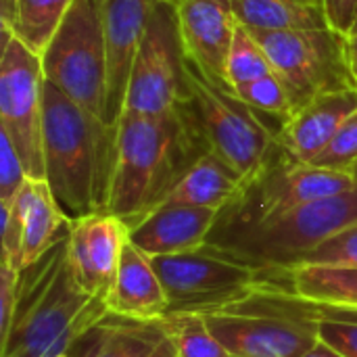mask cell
<instances>
[{
  "instance_id": "obj_1",
  "label": "cell",
  "mask_w": 357,
  "mask_h": 357,
  "mask_svg": "<svg viewBox=\"0 0 357 357\" xmlns=\"http://www.w3.org/2000/svg\"><path fill=\"white\" fill-rule=\"evenodd\" d=\"M205 151L209 149L190 102L165 115L121 113L107 213L134 228L163 205Z\"/></svg>"
},
{
  "instance_id": "obj_2",
  "label": "cell",
  "mask_w": 357,
  "mask_h": 357,
  "mask_svg": "<svg viewBox=\"0 0 357 357\" xmlns=\"http://www.w3.org/2000/svg\"><path fill=\"white\" fill-rule=\"evenodd\" d=\"M107 314L105 295L84 293L71 272L67 228L38 261L19 272L15 312L0 339V357L69 356Z\"/></svg>"
},
{
  "instance_id": "obj_3",
  "label": "cell",
  "mask_w": 357,
  "mask_h": 357,
  "mask_svg": "<svg viewBox=\"0 0 357 357\" xmlns=\"http://www.w3.org/2000/svg\"><path fill=\"white\" fill-rule=\"evenodd\" d=\"M46 182L69 220L107 211L117 151V123H109L44 86Z\"/></svg>"
},
{
  "instance_id": "obj_4",
  "label": "cell",
  "mask_w": 357,
  "mask_h": 357,
  "mask_svg": "<svg viewBox=\"0 0 357 357\" xmlns=\"http://www.w3.org/2000/svg\"><path fill=\"white\" fill-rule=\"evenodd\" d=\"M357 224V186L295 207L276 218L213 228L205 247L234 255L264 272L301 264L312 251Z\"/></svg>"
},
{
  "instance_id": "obj_5",
  "label": "cell",
  "mask_w": 357,
  "mask_h": 357,
  "mask_svg": "<svg viewBox=\"0 0 357 357\" xmlns=\"http://www.w3.org/2000/svg\"><path fill=\"white\" fill-rule=\"evenodd\" d=\"M199 314L230 356L303 357L320 343L314 303L264 282Z\"/></svg>"
},
{
  "instance_id": "obj_6",
  "label": "cell",
  "mask_w": 357,
  "mask_h": 357,
  "mask_svg": "<svg viewBox=\"0 0 357 357\" xmlns=\"http://www.w3.org/2000/svg\"><path fill=\"white\" fill-rule=\"evenodd\" d=\"M186 88L207 149L236 169L245 182L257 178L280 151L278 130L226 86L205 77L188 61Z\"/></svg>"
},
{
  "instance_id": "obj_7",
  "label": "cell",
  "mask_w": 357,
  "mask_h": 357,
  "mask_svg": "<svg viewBox=\"0 0 357 357\" xmlns=\"http://www.w3.org/2000/svg\"><path fill=\"white\" fill-rule=\"evenodd\" d=\"M48 84L73 102L111 121L109 117V61L98 0H75L59 31L42 54Z\"/></svg>"
},
{
  "instance_id": "obj_8",
  "label": "cell",
  "mask_w": 357,
  "mask_h": 357,
  "mask_svg": "<svg viewBox=\"0 0 357 357\" xmlns=\"http://www.w3.org/2000/svg\"><path fill=\"white\" fill-rule=\"evenodd\" d=\"M186 102V54L178 31L176 10L169 0H161L151 15L134 56L121 113L165 115Z\"/></svg>"
},
{
  "instance_id": "obj_9",
  "label": "cell",
  "mask_w": 357,
  "mask_h": 357,
  "mask_svg": "<svg viewBox=\"0 0 357 357\" xmlns=\"http://www.w3.org/2000/svg\"><path fill=\"white\" fill-rule=\"evenodd\" d=\"M354 186H357L354 174L293 161L280 149L268 167L247 182L241 195L220 211L218 226L264 222L295 207L347 192Z\"/></svg>"
},
{
  "instance_id": "obj_10",
  "label": "cell",
  "mask_w": 357,
  "mask_h": 357,
  "mask_svg": "<svg viewBox=\"0 0 357 357\" xmlns=\"http://www.w3.org/2000/svg\"><path fill=\"white\" fill-rule=\"evenodd\" d=\"M44 69L42 56L2 25L0 132H4L31 180H46L44 167Z\"/></svg>"
},
{
  "instance_id": "obj_11",
  "label": "cell",
  "mask_w": 357,
  "mask_h": 357,
  "mask_svg": "<svg viewBox=\"0 0 357 357\" xmlns=\"http://www.w3.org/2000/svg\"><path fill=\"white\" fill-rule=\"evenodd\" d=\"M251 33L287 84L295 111L318 94L354 88L345 50L347 36L331 27Z\"/></svg>"
},
{
  "instance_id": "obj_12",
  "label": "cell",
  "mask_w": 357,
  "mask_h": 357,
  "mask_svg": "<svg viewBox=\"0 0 357 357\" xmlns=\"http://www.w3.org/2000/svg\"><path fill=\"white\" fill-rule=\"evenodd\" d=\"M151 261L167 293V312H205L251 293L261 282L259 268L211 247Z\"/></svg>"
},
{
  "instance_id": "obj_13",
  "label": "cell",
  "mask_w": 357,
  "mask_h": 357,
  "mask_svg": "<svg viewBox=\"0 0 357 357\" xmlns=\"http://www.w3.org/2000/svg\"><path fill=\"white\" fill-rule=\"evenodd\" d=\"M186 61L211 82L226 86V61L238 29L232 0H169ZM228 88V86H226Z\"/></svg>"
},
{
  "instance_id": "obj_14",
  "label": "cell",
  "mask_w": 357,
  "mask_h": 357,
  "mask_svg": "<svg viewBox=\"0 0 357 357\" xmlns=\"http://www.w3.org/2000/svg\"><path fill=\"white\" fill-rule=\"evenodd\" d=\"M128 241V224L113 213L100 211L71 220L69 264L84 293L107 297Z\"/></svg>"
},
{
  "instance_id": "obj_15",
  "label": "cell",
  "mask_w": 357,
  "mask_h": 357,
  "mask_svg": "<svg viewBox=\"0 0 357 357\" xmlns=\"http://www.w3.org/2000/svg\"><path fill=\"white\" fill-rule=\"evenodd\" d=\"M357 111V90L343 88L314 96L299 107L280 128L278 146L299 163H314L331 144L341 126Z\"/></svg>"
},
{
  "instance_id": "obj_16",
  "label": "cell",
  "mask_w": 357,
  "mask_h": 357,
  "mask_svg": "<svg viewBox=\"0 0 357 357\" xmlns=\"http://www.w3.org/2000/svg\"><path fill=\"white\" fill-rule=\"evenodd\" d=\"M161 0H98L109 61V117L117 123L134 56Z\"/></svg>"
},
{
  "instance_id": "obj_17",
  "label": "cell",
  "mask_w": 357,
  "mask_h": 357,
  "mask_svg": "<svg viewBox=\"0 0 357 357\" xmlns=\"http://www.w3.org/2000/svg\"><path fill=\"white\" fill-rule=\"evenodd\" d=\"M220 211L188 205H161L130 228V241L149 257L182 255L207 245Z\"/></svg>"
},
{
  "instance_id": "obj_18",
  "label": "cell",
  "mask_w": 357,
  "mask_h": 357,
  "mask_svg": "<svg viewBox=\"0 0 357 357\" xmlns=\"http://www.w3.org/2000/svg\"><path fill=\"white\" fill-rule=\"evenodd\" d=\"M105 299L109 314L134 320H159L169 310L167 293L151 257L134 247L132 241L123 247Z\"/></svg>"
},
{
  "instance_id": "obj_19",
  "label": "cell",
  "mask_w": 357,
  "mask_h": 357,
  "mask_svg": "<svg viewBox=\"0 0 357 357\" xmlns=\"http://www.w3.org/2000/svg\"><path fill=\"white\" fill-rule=\"evenodd\" d=\"M261 282L318 305L357 312V268L297 264L264 272Z\"/></svg>"
},
{
  "instance_id": "obj_20",
  "label": "cell",
  "mask_w": 357,
  "mask_h": 357,
  "mask_svg": "<svg viewBox=\"0 0 357 357\" xmlns=\"http://www.w3.org/2000/svg\"><path fill=\"white\" fill-rule=\"evenodd\" d=\"M21 213L23 222V245L19 272L29 264L38 261L69 228L71 220L56 203L46 180H27L10 205Z\"/></svg>"
},
{
  "instance_id": "obj_21",
  "label": "cell",
  "mask_w": 357,
  "mask_h": 357,
  "mask_svg": "<svg viewBox=\"0 0 357 357\" xmlns=\"http://www.w3.org/2000/svg\"><path fill=\"white\" fill-rule=\"evenodd\" d=\"M165 339L159 320L107 314L69 351V357H149Z\"/></svg>"
},
{
  "instance_id": "obj_22",
  "label": "cell",
  "mask_w": 357,
  "mask_h": 357,
  "mask_svg": "<svg viewBox=\"0 0 357 357\" xmlns=\"http://www.w3.org/2000/svg\"><path fill=\"white\" fill-rule=\"evenodd\" d=\"M245 178L213 151H205L172 188L163 205H188L222 211L245 188Z\"/></svg>"
},
{
  "instance_id": "obj_23",
  "label": "cell",
  "mask_w": 357,
  "mask_h": 357,
  "mask_svg": "<svg viewBox=\"0 0 357 357\" xmlns=\"http://www.w3.org/2000/svg\"><path fill=\"white\" fill-rule=\"evenodd\" d=\"M75 0H2V25L31 52L44 54Z\"/></svg>"
},
{
  "instance_id": "obj_24",
  "label": "cell",
  "mask_w": 357,
  "mask_h": 357,
  "mask_svg": "<svg viewBox=\"0 0 357 357\" xmlns=\"http://www.w3.org/2000/svg\"><path fill=\"white\" fill-rule=\"evenodd\" d=\"M234 17L249 31H299L322 29L328 21L322 10L293 0H232Z\"/></svg>"
},
{
  "instance_id": "obj_25",
  "label": "cell",
  "mask_w": 357,
  "mask_h": 357,
  "mask_svg": "<svg viewBox=\"0 0 357 357\" xmlns=\"http://www.w3.org/2000/svg\"><path fill=\"white\" fill-rule=\"evenodd\" d=\"M178 357H228L199 312H167L159 318Z\"/></svg>"
},
{
  "instance_id": "obj_26",
  "label": "cell",
  "mask_w": 357,
  "mask_h": 357,
  "mask_svg": "<svg viewBox=\"0 0 357 357\" xmlns=\"http://www.w3.org/2000/svg\"><path fill=\"white\" fill-rule=\"evenodd\" d=\"M268 73H274V65L255 36L241 27L234 33L228 61H226V86L232 92L238 86H245L253 79H259Z\"/></svg>"
},
{
  "instance_id": "obj_27",
  "label": "cell",
  "mask_w": 357,
  "mask_h": 357,
  "mask_svg": "<svg viewBox=\"0 0 357 357\" xmlns=\"http://www.w3.org/2000/svg\"><path fill=\"white\" fill-rule=\"evenodd\" d=\"M245 105H249L259 115H268L278 121V128L295 113L293 96L287 88V84L280 79V75L268 73L259 79H253L245 86H238L232 90Z\"/></svg>"
},
{
  "instance_id": "obj_28",
  "label": "cell",
  "mask_w": 357,
  "mask_h": 357,
  "mask_svg": "<svg viewBox=\"0 0 357 357\" xmlns=\"http://www.w3.org/2000/svg\"><path fill=\"white\" fill-rule=\"evenodd\" d=\"M318 337L343 357H357V312L314 303Z\"/></svg>"
},
{
  "instance_id": "obj_29",
  "label": "cell",
  "mask_w": 357,
  "mask_h": 357,
  "mask_svg": "<svg viewBox=\"0 0 357 357\" xmlns=\"http://www.w3.org/2000/svg\"><path fill=\"white\" fill-rule=\"evenodd\" d=\"M314 165L354 174L357 167V111L341 126L331 144L316 157Z\"/></svg>"
},
{
  "instance_id": "obj_30",
  "label": "cell",
  "mask_w": 357,
  "mask_h": 357,
  "mask_svg": "<svg viewBox=\"0 0 357 357\" xmlns=\"http://www.w3.org/2000/svg\"><path fill=\"white\" fill-rule=\"evenodd\" d=\"M29 180L10 138L0 132V207H10Z\"/></svg>"
},
{
  "instance_id": "obj_31",
  "label": "cell",
  "mask_w": 357,
  "mask_h": 357,
  "mask_svg": "<svg viewBox=\"0 0 357 357\" xmlns=\"http://www.w3.org/2000/svg\"><path fill=\"white\" fill-rule=\"evenodd\" d=\"M301 264L357 268V224L326 241L322 247L312 251Z\"/></svg>"
},
{
  "instance_id": "obj_32",
  "label": "cell",
  "mask_w": 357,
  "mask_h": 357,
  "mask_svg": "<svg viewBox=\"0 0 357 357\" xmlns=\"http://www.w3.org/2000/svg\"><path fill=\"white\" fill-rule=\"evenodd\" d=\"M324 17L331 29L349 36L357 21V0H324Z\"/></svg>"
},
{
  "instance_id": "obj_33",
  "label": "cell",
  "mask_w": 357,
  "mask_h": 357,
  "mask_svg": "<svg viewBox=\"0 0 357 357\" xmlns=\"http://www.w3.org/2000/svg\"><path fill=\"white\" fill-rule=\"evenodd\" d=\"M345 50H347V67H349V75L354 82V88L357 90V31L347 36L345 42Z\"/></svg>"
},
{
  "instance_id": "obj_34",
  "label": "cell",
  "mask_w": 357,
  "mask_h": 357,
  "mask_svg": "<svg viewBox=\"0 0 357 357\" xmlns=\"http://www.w3.org/2000/svg\"><path fill=\"white\" fill-rule=\"evenodd\" d=\"M149 357H178V354H176V349H174V345H172V341L165 337L155 349H153V354Z\"/></svg>"
},
{
  "instance_id": "obj_35",
  "label": "cell",
  "mask_w": 357,
  "mask_h": 357,
  "mask_svg": "<svg viewBox=\"0 0 357 357\" xmlns=\"http://www.w3.org/2000/svg\"><path fill=\"white\" fill-rule=\"evenodd\" d=\"M303 357H343V356H341V354H337L335 349H331L328 345H324V343L320 341L312 351H307Z\"/></svg>"
},
{
  "instance_id": "obj_36",
  "label": "cell",
  "mask_w": 357,
  "mask_h": 357,
  "mask_svg": "<svg viewBox=\"0 0 357 357\" xmlns=\"http://www.w3.org/2000/svg\"><path fill=\"white\" fill-rule=\"evenodd\" d=\"M301 6H307V8H316V10H322L324 13V0H293Z\"/></svg>"
},
{
  "instance_id": "obj_37",
  "label": "cell",
  "mask_w": 357,
  "mask_h": 357,
  "mask_svg": "<svg viewBox=\"0 0 357 357\" xmlns=\"http://www.w3.org/2000/svg\"><path fill=\"white\" fill-rule=\"evenodd\" d=\"M357 31V21H356V25H354V29H351V33H356Z\"/></svg>"
},
{
  "instance_id": "obj_38",
  "label": "cell",
  "mask_w": 357,
  "mask_h": 357,
  "mask_svg": "<svg viewBox=\"0 0 357 357\" xmlns=\"http://www.w3.org/2000/svg\"><path fill=\"white\" fill-rule=\"evenodd\" d=\"M354 176H356V180H357V167H356V169H354Z\"/></svg>"
},
{
  "instance_id": "obj_39",
  "label": "cell",
  "mask_w": 357,
  "mask_h": 357,
  "mask_svg": "<svg viewBox=\"0 0 357 357\" xmlns=\"http://www.w3.org/2000/svg\"><path fill=\"white\" fill-rule=\"evenodd\" d=\"M228 357H238V356H230V354H228Z\"/></svg>"
},
{
  "instance_id": "obj_40",
  "label": "cell",
  "mask_w": 357,
  "mask_h": 357,
  "mask_svg": "<svg viewBox=\"0 0 357 357\" xmlns=\"http://www.w3.org/2000/svg\"><path fill=\"white\" fill-rule=\"evenodd\" d=\"M59 357H69V356H59Z\"/></svg>"
}]
</instances>
